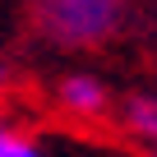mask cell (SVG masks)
Here are the masks:
<instances>
[{
    "label": "cell",
    "mask_w": 157,
    "mask_h": 157,
    "mask_svg": "<svg viewBox=\"0 0 157 157\" xmlns=\"http://www.w3.org/2000/svg\"><path fill=\"white\" fill-rule=\"evenodd\" d=\"M129 116H134V125H139L148 139H157V102H134Z\"/></svg>",
    "instance_id": "obj_3"
},
{
    "label": "cell",
    "mask_w": 157,
    "mask_h": 157,
    "mask_svg": "<svg viewBox=\"0 0 157 157\" xmlns=\"http://www.w3.org/2000/svg\"><path fill=\"white\" fill-rule=\"evenodd\" d=\"M37 148L28 143V139H19V134H5L0 129V157H33Z\"/></svg>",
    "instance_id": "obj_4"
},
{
    "label": "cell",
    "mask_w": 157,
    "mask_h": 157,
    "mask_svg": "<svg viewBox=\"0 0 157 157\" xmlns=\"http://www.w3.org/2000/svg\"><path fill=\"white\" fill-rule=\"evenodd\" d=\"M60 97H65V106L69 111H83V116H93V111H102V88L93 83V78H83V74H74V78H65V88H60Z\"/></svg>",
    "instance_id": "obj_2"
},
{
    "label": "cell",
    "mask_w": 157,
    "mask_h": 157,
    "mask_svg": "<svg viewBox=\"0 0 157 157\" xmlns=\"http://www.w3.org/2000/svg\"><path fill=\"white\" fill-rule=\"evenodd\" d=\"M46 23L65 42L106 37L116 23V0H46Z\"/></svg>",
    "instance_id": "obj_1"
}]
</instances>
